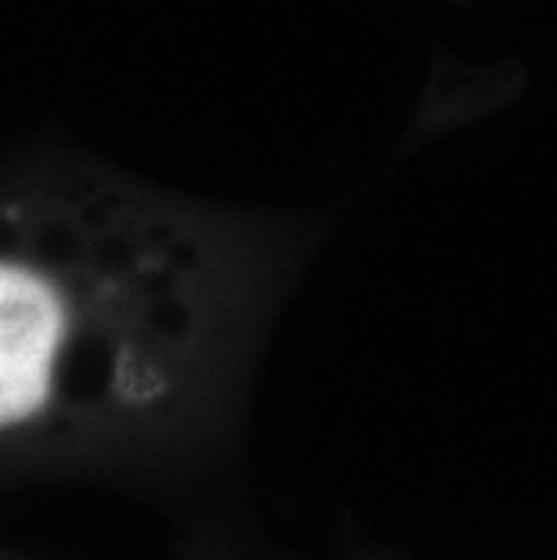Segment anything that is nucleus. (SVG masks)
<instances>
[{
  "mask_svg": "<svg viewBox=\"0 0 557 560\" xmlns=\"http://www.w3.org/2000/svg\"><path fill=\"white\" fill-rule=\"evenodd\" d=\"M254 235L127 185L0 207V441L167 416L243 301Z\"/></svg>",
  "mask_w": 557,
  "mask_h": 560,
  "instance_id": "nucleus-1",
  "label": "nucleus"
}]
</instances>
